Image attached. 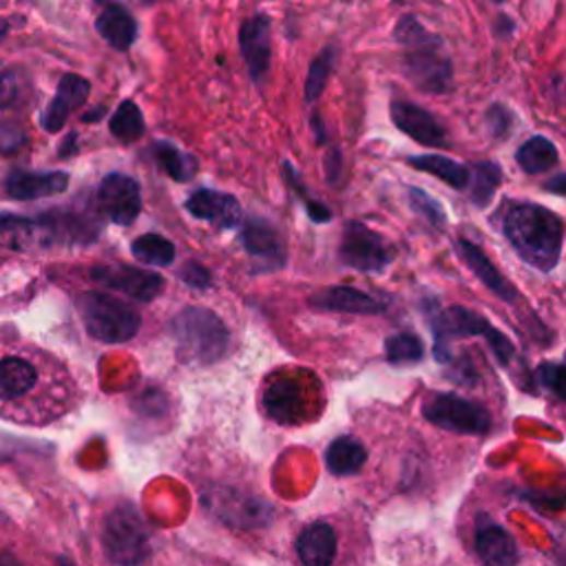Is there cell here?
Listing matches in <instances>:
<instances>
[{
    "label": "cell",
    "instance_id": "obj_1",
    "mask_svg": "<svg viewBox=\"0 0 566 566\" xmlns=\"http://www.w3.org/2000/svg\"><path fill=\"white\" fill-rule=\"evenodd\" d=\"M496 220L524 263L538 272L555 270L564 241V222L559 215L533 202H505Z\"/></svg>",
    "mask_w": 566,
    "mask_h": 566
},
{
    "label": "cell",
    "instance_id": "obj_2",
    "mask_svg": "<svg viewBox=\"0 0 566 566\" xmlns=\"http://www.w3.org/2000/svg\"><path fill=\"white\" fill-rule=\"evenodd\" d=\"M394 40L403 49L401 69L418 91L429 96L451 91L453 64L438 34L429 32L414 14H403L394 27Z\"/></svg>",
    "mask_w": 566,
    "mask_h": 566
},
{
    "label": "cell",
    "instance_id": "obj_3",
    "mask_svg": "<svg viewBox=\"0 0 566 566\" xmlns=\"http://www.w3.org/2000/svg\"><path fill=\"white\" fill-rule=\"evenodd\" d=\"M170 334L177 343L179 356L188 363H217L231 343L226 323L209 308L188 306L170 321Z\"/></svg>",
    "mask_w": 566,
    "mask_h": 566
},
{
    "label": "cell",
    "instance_id": "obj_4",
    "mask_svg": "<svg viewBox=\"0 0 566 566\" xmlns=\"http://www.w3.org/2000/svg\"><path fill=\"white\" fill-rule=\"evenodd\" d=\"M423 313L434 332L436 358L440 363L449 361V341L458 339V337H483L492 345V350L500 363H509V358L514 356L511 341L503 332H498L485 317H481L476 313H471L462 306H451V308L443 310L436 304V299H425Z\"/></svg>",
    "mask_w": 566,
    "mask_h": 566
},
{
    "label": "cell",
    "instance_id": "obj_5",
    "mask_svg": "<svg viewBox=\"0 0 566 566\" xmlns=\"http://www.w3.org/2000/svg\"><path fill=\"white\" fill-rule=\"evenodd\" d=\"M75 308L89 337L101 343H127L142 328L140 313L109 293H82L75 299Z\"/></svg>",
    "mask_w": 566,
    "mask_h": 566
},
{
    "label": "cell",
    "instance_id": "obj_6",
    "mask_svg": "<svg viewBox=\"0 0 566 566\" xmlns=\"http://www.w3.org/2000/svg\"><path fill=\"white\" fill-rule=\"evenodd\" d=\"M107 557L118 566H140L151 553V538L142 514L125 503L116 507L103 529Z\"/></svg>",
    "mask_w": 566,
    "mask_h": 566
},
{
    "label": "cell",
    "instance_id": "obj_7",
    "mask_svg": "<svg viewBox=\"0 0 566 566\" xmlns=\"http://www.w3.org/2000/svg\"><path fill=\"white\" fill-rule=\"evenodd\" d=\"M40 231V239L45 244H91L101 235V226L93 217L82 215L78 211H49L36 217H19L3 215V231Z\"/></svg>",
    "mask_w": 566,
    "mask_h": 566
},
{
    "label": "cell",
    "instance_id": "obj_8",
    "mask_svg": "<svg viewBox=\"0 0 566 566\" xmlns=\"http://www.w3.org/2000/svg\"><path fill=\"white\" fill-rule=\"evenodd\" d=\"M339 261L345 268L365 274H384L397 257L394 246L381 235L361 222H347L337 250Z\"/></svg>",
    "mask_w": 566,
    "mask_h": 566
},
{
    "label": "cell",
    "instance_id": "obj_9",
    "mask_svg": "<svg viewBox=\"0 0 566 566\" xmlns=\"http://www.w3.org/2000/svg\"><path fill=\"white\" fill-rule=\"evenodd\" d=\"M89 279L107 291L122 293L142 304L157 299L166 288L162 274L131 263H98L89 268Z\"/></svg>",
    "mask_w": 566,
    "mask_h": 566
},
{
    "label": "cell",
    "instance_id": "obj_10",
    "mask_svg": "<svg viewBox=\"0 0 566 566\" xmlns=\"http://www.w3.org/2000/svg\"><path fill=\"white\" fill-rule=\"evenodd\" d=\"M40 386L38 367L23 356H5L0 365V399H3L5 418L27 423L32 397Z\"/></svg>",
    "mask_w": 566,
    "mask_h": 566
},
{
    "label": "cell",
    "instance_id": "obj_11",
    "mask_svg": "<svg viewBox=\"0 0 566 566\" xmlns=\"http://www.w3.org/2000/svg\"><path fill=\"white\" fill-rule=\"evenodd\" d=\"M423 414L429 423L453 434L479 436L487 434L492 427V418L485 408L456 394H432L423 405Z\"/></svg>",
    "mask_w": 566,
    "mask_h": 566
},
{
    "label": "cell",
    "instance_id": "obj_12",
    "mask_svg": "<svg viewBox=\"0 0 566 566\" xmlns=\"http://www.w3.org/2000/svg\"><path fill=\"white\" fill-rule=\"evenodd\" d=\"M96 202L111 224L131 226L142 213L140 184L131 175L109 173L98 184Z\"/></svg>",
    "mask_w": 566,
    "mask_h": 566
},
{
    "label": "cell",
    "instance_id": "obj_13",
    "mask_svg": "<svg viewBox=\"0 0 566 566\" xmlns=\"http://www.w3.org/2000/svg\"><path fill=\"white\" fill-rule=\"evenodd\" d=\"M239 244L257 263V272H276L286 266V241L279 228L263 217H248L239 231Z\"/></svg>",
    "mask_w": 566,
    "mask_h": 566
},
{
    "label": "cell",
    "instance_id": "obj_14",
    "mask_svg": "<svg viewBox=\"0 0 566 566\" xmlns=\"http://www.w3.org/2000/svg\"><path fill=\"white\" fill-rule=\"evenodd\" d=\"M390 118L401 133H405L410 140H414L421 146H427V149H447L449 146L447 129L425 107H418V105L405 103V101H392Z\"/></svg>",
    "mask_w": 566,
    "mask_h": 566
},
{
    "label": "cell",
    "instance_id": "obj_15",
    "mask_svg": "<svg viewBox=\"0 0 566 566\" xmlns=\"http://www.w3.org/2000/svg\"><path fill=\"white\" fill-rule=\"evenodd\" d=\"M239 51L250 80L261 86L272 60V21L266 14H255L239 30Z\"/></svg>",
    "mask_w": 566,
    "mask_h": 566
},
{
    "label": "cell",
    "instance_id": "obj_16",
    "mask_svg": "<svg viewBox=\"0 0 566 566\" xmlns=\"http://www.w3.org/2000/svg\"><path fill=\"white\" fill-rule=\"evenodd\" d=\"M69 173L67 170H25L12 168L5 175V193L10 200L16 202H34L64 193L69 188Z\"/></svg>",
    "mask_w": 566,
    "mask_h": 566
},
{
    "label": "cell",
    "instance_id": "obj_17",
    "mask_svg": "<svg viewBox=\"0 0 566 566\" xmlns=\"http://www.w3.org/2000/svg\"><path fill=\"white\" fill-rule=\"evenodd\" d=\"M89 93H91V82L84 75L64 73L58 80L54 101L49 103V107L45 109V114L40 118V127L51 135L60 133L64 129L69 116L89 101Z\"/></svg>",
    "mask_w": 566,
    "mask_h": 566
},
{
    "label": "cell",
    "instance_id": "obj_18",
    "mask_svg": "<svg viewBox=\"0 0 566 566\" xmlns=\"http://www.w3.org/2000/svg\"><path fill=\"white\" fill-rule=\"evenodd\" d=\"M184 209L188 215H193L196 220L209 222L211 226L220 231H231L241 224V204L235 196L231 193H220L211 191V188H200L191 198L186 200Z\"/></svg>",
    "mask_w": 566,
    "mask_h": 566
},
{
    "label": "cell",
    "instance_id": "obj_19",
    "mask_svg": "<svg viewBox=\"0 0 566 566\" xmlns=\"http://www.w3.org/2000/svg\"><path fill=\"white\" fill-rule=\"evenodd\" d=\"M453 248L458 252V257L462 259V263L476 274V279L483 283V286L496 295L498 299L514 304L518 299V291L511 281L505 279V274L492 263V259L485 255L483 248H479L476 244H471L469 239H456Z\"/></svg>",
    "mask_w": 566,
    "mask_h": 566
},
{
    "label": "cell",
    "instance_id": "obj_20",
    "mask_svg": "<svg viewBox=\"0 0 566 566\" xmlns=\"http://www.w3.org/2000/svg\"><path fill=\"white\" fill-rule=\"evenodd\" d=\"M310 306L321 313H343V315H384L388 313V302L363 293L352 286H330L310 299Z\"/></svg>",
    "mask_w": 566,
    "mask_h": 566
},
{
    "label": "cell",
    "instance_id": "obj_21",
    "mask_svg": "<svg viewBox=\"0 0 566 566\" xmlns=\"http://www.w3.org/2000/svg\"><path fill=\"white\" fill-rule=\"evenodd\" d=\"M263 405L270 418L279 423H295L304 416L306 408V394L299 381L288 379V376H279V379L270 381L266 388Z\"/></svg>",
    "mask_w": 566,
    "mask_h": 566
},
{
    "label": "cell",
    "instance_id": "obj_22",
    "mask_svg": "<svg viewBox=\"0 0 566 566\" xmlns=\"http://www.w3.org/2000/svg\"><path fill=\"white\" fill-rule=\"evenodd\" d=\"M98 36L116 51H129L140 34L135 16L118 3L105 5V10L96 19Z\"/></svg>",
    "mask_w": 566,
    "mask_h": 566
},
{
    "label": "cell",
    "instance_id": "obj_23",
    "mask_svg": "<svg viewBox=\"0 0 566 566\" xmlns=\"http://www.w3.org/2000/svg\"><path fill=\"white\" fill-rule=\"evenodd\" d=\"M337 531L328 522L308 524L297 538V555L304 566H332L337 557Z\"/></svg>",
    "mask_w": 566,
    "mask_h": 566
},
{
    "label": "cell",
    "instance_id": "obj_24",
    "mask_svg": "<svg viewBox=\"0 0 566 566\" xmlns=\"http://www.w3.org/2000/svg\"><path fill=\"white\" fill-rule=\"evenodd\" d=\"M476 551L487 566H516L520 559L514 535L498 524H485L476 531Z\"/></svg>",
    "mask_w": 566,
    "mask_h": 566
},
{
    "label": "cell",
    "instance_id": "obj_25",
    "mask_svg": "<svg viewBox=\"0 0 566 566\" xmlns=\"http://www.w3.org/2000/svg\"><path fill=\"white\" fill-rule=\"evenodd\" d=\"M408 164L416 170H423L427 175L438 177L447 186H451L453 191H464L471 184V168L438 153H423V155H410Z\"/></svg>",
    "mask_w": 566,
    "mask_h": 566
},
{
    "label": "cell",
    "instance_id": "obj_26",
    "mask_svg": "<svg viewBox=\"0 0 566 566\" xmlns=\"http://www.w3.org/2000/svg\"><path fill=\"white\" fill-rule=\"evenodd\" d=\"M367 462V449L354 436H339L326 449V464L334 476H354Z\"/></svg>",
    "mask_w": 566,
    "mask_h": 566
},
{
    "label": "cell",
    "instance_id": "obj_27",
    "mask_svg": "<svg viewBox=\"0 0 566 566\" xmlns=\"http://www.w3.org/2000/svg\"><path fill=\"white\" fill-rule=\"evenodd\" d=\"M151 153L157 160V164L164 168V173L175 181H191L198 173L200 160L193 153L181 151L177 144L166 140H155L151 144Z\"/></svg>",
    "mask_w": 566,
    "mask_h": 566
},
{
    "label": "cell",
    "instance_id": "obj_28",
    "mask_svg": "<svg viewBox=\"0 0 566 566\" xmlns=\"http://www.w3.org/2000/svg\"><path fill=\"white\" fill-rule=\"evenodd\" d=\"M516 164L527 175H540L559 164V153H557V146L549 138L533 135L516 151Z\"/></svg>",
    "mask_w": 566,
    "mask_h": 566
},
{
    "label": "cell",
    "instance_id": "obj_29",
    "mask_svg": "<svg viewBox=\"0 0 566 566\" xmlns=\"http://www.w3.org/2000/svg\"><path fill=\"white\" fill-rule=\"evenodd\" d=\"M500 184H503V168L496 162H479L471 166V184H469L471 204L479 209L490 207Z\"/></svg>",
    "mask_w": 566,
    "mask_h": 566
},
{
    "label": "cell",
    "instance_id": "obj_30",
    "mask_svg": "<svg viewBox=\"0 0 566 566\" xmlns=\"http://www.w3.org/2000/svg\"><path fill=\"white\" fill-rule=\"evenodd\" d=\"M131 255L144 263V266H153V268H166L175 263L177 250L175 244L162 235L155 233H146L133 239L131 244Z\"/></svg>",
    "mask_w": 566,
    "mask_h": 566
},
{
    "label": "cell",
    "instance_id": "obj_31",
    "mask_svg": "<svg viewBox=\"0 0 566 566\" xmlns=\"http://www.w3.org/2000/svg\"><path fill=\"white\" fill-rule=\"evenodd\" d=\"M109 131L116 140H120L125 144L138 142L146 131V122H144V116H142L140 107L133 101L120 103V107L111 114Z\"/></svg>",
    "mask_w": 566,
    "mask_h": 566
},
{
    "label": "cell",
    "instance_id": "obj_32",
    "mask_svg": "<svg viewBox=\"0 0 566 566\" xmlns=\"http://www.w3.org/2000/svg\"><path fill=\"white\" fill-rule=\"evenodd\" d=\"M337 47L334 45H328L326 49H321V54L313 60L310 69H308V78H306V86H304V96H306V103L308 105H315L326 91V84L334 71V64H337Z\"/></svg>",
    "mask_w": 566,
    "mask_h": 566
},
{
    "label": "cell",
    "instance_id": "obj_33",
    "mask_svg": "<svg viewBox=\"0 0 566 566\" xmlns=\"http://www.w3.org/2000/svg\"><path fill=\"white\" fill-rule=\"evenodd\" d=\"M281 175H283V179H286L291 191L302 200V204L306 207L308 217H310L315 224H328V222L332 220V211L308 193V188H306V184H304L299 170L295 168V164H293L291 160H283V162H281Z\"/></svg>",
    "mask_w": 566,
    "mask_h": 566
},
{
    "label": "cell",
    "instance_id": "obj_34",
    "mask_svg": "<svg viewBox=\"0 0 566 566\" xmlns=\"http://www.w3.org/2000/svg\"><path fill=\"white\" fill-rule=\"evenodd\" d=\"M386 356L394 365L418 363L425 356V345L414 332H399L386 341Z\"/></svg>",
    "mask_w": 566,
    "mask_h": 566
},
{
    "label": "cell",
    "instance_id": "obj_35",
    "mask_svg": "<svg viewBox=\"0 0 566 566\" xmlns=\"http://www.w3.org/2000/svg\"><path fill=\"white\" fill-rule=\"evenodd\" d=\"M408 204L432 228H438V231L445 228V224H447L445 209L440 207V202L436 198H432L427 191H423V188H418V186L408 188Z\"/></svg>",
    "mask_w": 566,
    "mask_h": 566
},
{
    "label": "cell",
    "instance_id": "obj_36",
    "mask_svg": "<svg viewBox=\"0 0 566 566\" xmlns=\"http://www.w3.org/2000/svg\"><path fill=\"white\" fill-rule=\"evenodd\" d=\"M177 276L193 291H209L213 286V272L196 259H188L177 270Z\"/></svg>",
    "mask_w": 566,
    "mask_h": 566
},
{
    "label": "cell",
    "instance_id": "obj_37",
    "mask_svg": "<svg viewBox=\"0 0 566 566\" xmlns=\"http://www.w3.org/2000/svg\"><path fill=\"white\" fill-rule=\"evenodd\" d=\"M485 122L496 140H507L514 129V114L505 105H492L485 114Z\"/></svg>",
    "mask_w": 566,
    "mask_h": 566
},
{
    "label": "cell",
    "instance_id": "obj_38",
    "mask_svg": "<svg viewBox=\"0 0 566 566\" xmlns=\"http://www.w3.org/2000/svg\"><path fill=\"white\" fill-rule=\"evenodd\" d=\"M538 376L544 388H549L559 401L566 403V365H553L544 363L538 369Z\"/></svg>",
    "mask_w": 566,
    "mask_h": 566
},
{
    "label": "cell",
    "instance_id": "obj_39",
    "mask_svg": "<svg viewBox=\"0 0 566 566\" xmlns=\"http://www.w3.org/2000/svg\"><path fill=\"white\" fill-rule=\"evenodd\" d=\"M25 140H27L25 133L10 122H5L3 129H0V146H3V153H8V155L16 153L25 144Z\"/></svg>",
    "mask_w": 566,
    "mask_h": 566
},
{
    "label": "cell",
    "instance_id": "obj_40",
    "mask_svg": "<svg viewBox=\"0 0 566 566\" xmlns=\"http://www.w3.org/2000/svg\"><path fill=\"white\" fill-rule=\"evenodd\" d=\"M326 175L330 184L339 181L341 175V151L339 149H330L326 155Z\"/></svg>",
    "mask_w": 566,
    "mask_h": 566
},
{
    "label": "cell",
    "instance_id": "obj_41",
    "mask_svg": "<svg viewBox=\"0 0 566 566\" xmlns=\"http://www.w3.org/2000/svg\"><path fill=\"white\" fill-rule=\"evenodd\" d=\"M78 153V133H69L67 138H64V142L60 144V153H58V157L60 160H64V157H69V155H75Z\"/></svg>",
    "mask_w": 566,
    "mask_h": 566
},
{
    "label": "cell",
    "instance_id": "obj_42",
    "mask_svg": "<svg viewBox=\"0 0 566 566\" xmlns=\"http://www.w3.org/2000/svg\"><path fill=\"white\" fill-rule=\"evenodd\" d=\"M313 131H315V140L319 146H323L328 142V131H326V125H323V118L319 114L313 116Z\"/></svg>",
    "mask_w": 566,
    "mask_h": 566
},
{
    "label": "cell",
    "instance_id": "obj_43",
    "mask_svg": "<svg viewBox=\"0 0 566 566\" xmlns=\"http://www.w3.org/2000/svg\"><path fill=\"white\" fill-rule=\"evenodd\" d=\"M546 188L551 193H557V196H566V173L553 177L546 181Z\"/></svg>",
    "mask_w": 566,
    "mask_h": 566
},
{
    "label": "cell",
    "instance_id": "obj_44",
    "mask_svg": "<svg viewBox=\"0 0 566 566\" xmlns=\"http://www.w3.org/2000/svg\"><path fill=\"white\" fill-rule=\"evenodd\" d=\"M105 116H107V109L105 107H96V109H91V111H86L82 116V122H101Z\"/></svg>",
    "mask_w": 566,
    "mask_h": 566
},
{
    "label": "cell",
    "instance_id": "obj_45",
    "mask_svg": "<svg viewBox=\"0 0 566 566\" xmlns=\"http://www.w3.org/2000/svg\"><path fill=\"white\" fill-rule=\"evenodd\" d=\"M494 3H498V5H500V3H505V0H494Z\"/></svg>",
    "mask_w": 566,
    "mask_h": 566
},
{
    "label": "cell",
    "instance_id": "obj_46",
    "mask_svg": "<svg viewBox=\"0 0 566 566\" xmlns=\"http://www.w3.org/2000/svg\"><path fill=\"white\" fill-rule=\"evenodd\" d=\"M144 3H153V0H144Z\"/></svg>",
    "mask_w": 566,
    "mask_h": 566
}]
</instances>
